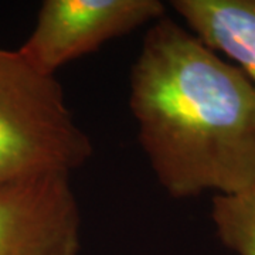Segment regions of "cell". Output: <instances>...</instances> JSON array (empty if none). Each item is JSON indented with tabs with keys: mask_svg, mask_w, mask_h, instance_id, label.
Here are the masks:
<instances>
[{
	"mask_svg": "<svg viewBox=\"0 0 255 255\" xmlns=\"http://www.w3.org/2000/svg\"><path fill=\"white\" fill-rule=\"evenodd\" d=\"M211 219L223 246L238 255H255V189L216 194Z\"/></svg>",
	"mask_w": 255,
	"mask_h": 255,
	"instance_id": "8992f818",
	"label": "cell"
},
{
	"mask_svg": "<svg viewBox=\"0 0 255 255\" xmlns=\"http://www.w3.org/2000/svg\"><path fill=\"white\" fill-rule=\"evenodd\" d=\"M172 7L194 36L227 55L255 88V0H173Z\"/></svg>",
	"mask_w": 255,
	"mask_h": 255,
	"instance_id": "5b68a950",
	"label": "cell"
},
{
	"mask_svg": "<svg viewBox=\"0 0 255 255\" xmlns=\"http://www.w3.org/2000/svg\"><path fill=\"white\" fill-rule=\"evenodd\" d=\"M92 152L55 75L36 68L18 48H0V184L71 174Z\"/></svg>",
	"mask_w": 255,
	"mask_h": 255,
	"instance_id": "7a4b0ae2",
	"label": "cell"
},
{
	"mask_svg": "<svg viewBox=\"0 0 255 255\" xmlns=\"http://www.w3.org/2000/svg\"><path fill=\"white\" fill-rule=\"evenodd\" d=\"M164 16L160 0H46L18 50L36 68L55 75L70 61Z\"/></svg>",
	"mask_w": 255,
	"mask_h": 255,
	"instance_id": "3957f363",
	"label": "cell"
},
{
	"mask_svg": "<svg viewBox=\"0 0 255 255\" xmlns=\"http://www.w3.org/2000/svg\"><path fill=\"white\" fill-rule=\"evenodd\" d=\"M129 108L159 184L173 199L255 189V88L173 18L146 31Z\"/></svg>",
	"mask_w": 255,
	"mask_h": 255,
	"instance_id": "6da1fadb",
	"label": "cell"
},
{
	"mask_svg": "<svg viewBox=\"0 0 255 255\" xmlns=\"http://www.w3.org/2000/svg\"><path fill=\"white\" fill-rule=\"evenodd\" d=\"M81 211L70 174L0 184V255H80Z\"/></svg>",
	"mask_w": 255,
	"mask_h": 255,
	"instance_id": "277c9868",
	"label": "cell"
}]
</instances>
